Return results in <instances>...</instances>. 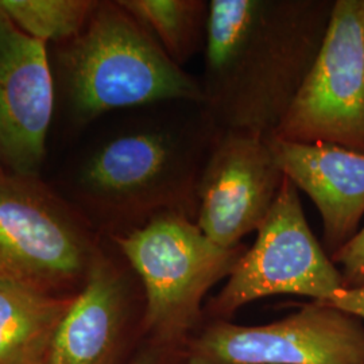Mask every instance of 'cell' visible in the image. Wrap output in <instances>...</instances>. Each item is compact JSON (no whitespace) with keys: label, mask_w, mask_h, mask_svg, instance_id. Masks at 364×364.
<instances>
[{"label":"cell","mask_w":364,"mask_h":364,"mask_svg":"<svg viewBox=\"0 0 364 364\" xmlns=\"http://www.w3.org/2000/svg\"><path fill=\"white\" fill-rule=\"evenodd\" d=\"M284 180L266 136L221 129L201 171L196 224L218 246L237 247L259 230Z\"/></svg>","instance_id":"9c48e42d"},{"label":"cell","mask_w":364,"mask_h":364,"mask_svg":"<svg viewBox=\"0 0 364 364\" xmlns=\"http://www.w3.org/2000/svg\"><path fill=\"white\" fill-rule=\"evenodd\" d=\"M135 278L127 262L123 266L97 247L54 333L46 364H117L134 312Z\"/></svg>","instance_id":"8fae6325"},{"label":"cell","mask_w":364,"mask_h":364,"mask_svg":"<svg viewBox=\"0 0 364 364\" xmlns=\"http://www.w3.org/2000/svg\"><path fill=\"white\" fill-rule=\"evenodd\" d=\"M99 246L38 177H0V269L48 291L82 285Z\"/></svg>","instance_id":"8992f818"},{"label":"cell","mask_w":364,"mask_h":364,"mask_svg":"<svg viewBox=\"0 0 364 364\" xmlns=\"http://www.w3.org/2000/svg\"><path fill=\"white\" fill-rule=\"evenodd\" d=\"M39 364H46V362H45V360H43V362H42V363H39Z\"/></svg>","instance_id":"ffe728a7"},{"label":"cell","mask_w":364,"mask_h":364,"mask_svg":"<svg viewBox=\"0 0 364 364\" xmlns=\"http://www.w3.org/2000/svg\"><path fill=\"white\" fill-rule=\"evenodd\" d=\"M220 127L204 103L139 107L95 142L77 170V197L108 231L124 234L161 212L196 221L197 188Z\"/></svg>","instance_id":"7a4b0ae2"},{"label":"cell","mask_w":364,"mask_h":364,"mask_svg":"<svg viewBox=\"0 0 364 364\" xmlns=\"http://www.w3.org/2000/svg\"><path fill=\"white\" fill-rule=\"evenodd\" d=\"M324 304L352 314L364 321V287L341 289Z\"/></svg>","instance_id":"ac0fdd59"},{"label":"cell","mask_w":364,"mask_h":364,"mask_svg":"<svg viewBox=\"0 0 364 364\" xmlns=\"http://www.w3.org/2000/svg\"><path fill=\"white\" fill-rule=\"evenodd\" d=\"M7 174V171L1 168V165H0V177H3V176H6Z\"/></svg>","instance_id":"d6986e66"},{"label":"cell","mask_w":364,"mask_h":364,"mask_svg":"<svg viewBox=\"0 0 364 364\" xmlns=\"http://www.w3.org/2000/svg\"><path fill=\"white\" fill-rule=\"evenodd\" d=\"M332 262L340 266L344 289L364 287V227L358 231L348 243L336 251Z\"/></svg>","instance_id":"2e32d148"},{"label":"cell","mask_w":364,"mask_h":364,"mask_svg":"<svg viewBox=\"0 0 364 364\" xmlns=\"http://www.w3.org/2000/svg\"><path fill=\"white\" fill-rule=\"evenodd\" d=\"M73 297L0 269V364L42 363Z\"/></svg>","instance_id":"4fadbf2b"},{"label":"cell","mask_w":364,"mask_h":364,"mask_svg":"<svg viewBox=\"0 0 364 364\" xmlns=\"http://www.w3.org/2000/svg\"><path fill=\"white\" fill-rule=\"evenodd\" d=\"M156 39L177 65L204 53L208 38L209 0H117Z\"/></svg>","instance_id":"5bb4252c"},{"label":"cell","mask_w":364,"mask_h":364,"mask_svg":"<svg viewBox=\"0 0 364 364\" xmlns=\"http://www.w3.org/2000/svg\"><path fill=\"white\" fill-rule=\"evenodd\" d=\"M209 1L204 105L220 129L269 136L312 69L333 1Z\"/></svg>","instance_id":"6da1fadb"},{"label":"cell","mask_w":364,"mask_h":364,"mask_svg":"<svg viewBox=\"0 0 364 364\" xmlns=\"http://www.w3.org/2000/svg\"><path fill=\"white\" fill-rule=\"evenodd\" d=\"M78 124L115 111L174 100L204 103L200 78L170 60L119 1H99L85 28L60 54Z\"/></svg>","instance_id":"3957f363"},{"label":"cell","mask_w":364,"mask_h":364,"mask_svg":"<svg viewBox=\"0 0 364 364\" xmlns=\"http://www.w3.org/2000/svg\"><path fill=\"white\" fill-rule=\"evenodd\" d=\"M95 0H0V10L33 38L70 41L85 28Z\"/></svg>","instance_id":"9a60e30c"},{"label":"cell","mask_w":364,"mask_h":364,"mask_svg":"<svg viewBox=\"0 0 364 364\" xmlns=\"http://www.w3.org/2000/svg\"><path fill=\"white\" fill-rule=\"evenodd\" d=\"M272 135L364 153V0L333 1L317 58Z\"/></svg>","instance_id":"52a82bcc"},{"label":"cell","mask_w":364,"mask_h":364,"mask_svg":"<svg viewBox=\"0 0 364 364\" xmlns=\"http://www.w3.org/2000/svg\"><path fill=\"white\" fill-rule=\"evenodd\" d=\"M278 168L306 193L323 220L329 257L358 232L364 216V153L336 144H297L266 136Z\"/></svg>","instance_id":"7c38bea8"},{"label":"cell","mask_w":364,"mask_h":364,"mask_svg":"<svg viewBox=\"0 0 364 364\" xmlns=\"http://www.w3.org/2000/svg\"><path fill=\"white\" fill-rule=\"evenodd\" d=\"M109 239L144 289V338L169 344H185L204 324L209 290L231 275L248 248L218 246L177 212H161Z\"/></svg>","instance_id":"277c9868"},{"label":"cell","mask_w":364,"mask_h":364,"mask_svg":"<svg viewBox=\"0 0 364 364\" xmlns=\"http://www.w3.org/2000/svg\"><path fill=\"white\" fill-rule=\"evenodd\" d=\"M130 364H188L185 344H169L144 338Z\"/></svg>","instance_id":"e0dca14e"},{"label":"cell","mask_w":364,"mask_h":364,"mask_svg":"<svg viewBox=\"0 0 364 364\" xmlns=\"http://www.w3.org/2000/svg\"><path fill=\"white\" fill-rule=\"evenodd\" d=\"M54 109L46 42L15 26L0 10V165L38 177Z\"/></svg>","instance_id":"30bf717a"},{"label":"cell","mask_w":364,"mask_h":364,"mask_svg":"<svg viewBox=\"0 0 364 364\" xmlns=\"http://www.w3.org/2000/svg\"><path fill=\"white\" fill-rule=\"evenodd\" d=\"M185 352L188 364H364V324L311 301L263 326L205 318Z\"/></svg>","instance_id":"ba28073f"},{"label":"cell","mask_w":364,"mask_h":364,"mask_svg":"<svg viewBox=\"0 0 364 364\" xmlns=\"http://www.w3.org/2000/svg\"><path fill=\"white\" fill-rule=\"evenodd\" d=\"M344 281L305 218L299 191L285 177L257 239L235 266L220 291L205 302L208 320H232L258 299L294 294L326 302Z\"/></svg>","instance_id":"5b68a950"}]
</instances>
